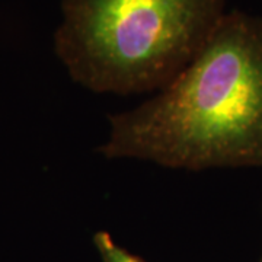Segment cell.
<instances>
[{
    "label": "cell",
    "mask_w": 262,
    "mask_h": 262,
    "mask_svg": "<svg viewBox=\"0 0 262 262\" xmlns=\"http://www.w3.org/2000/svg\"><path fill=\"white\" fill-rule=\"evenodd\" d=\"M108 159L173 169L262 166V18L226 13L168 86L110 117Z\"/></svg>",
    "instance_id": "6da1fadb"
},
{
    "label": "cell",
    "mask_w": 262,
    "mask_h": 262,
    "mask_svg": "<svg viewBox=\"0 0 262 262\" xmlns=\"http://www.w3.org/2000/svg\"><path fill=\"white\" fill-rule=\"evenodd\" d=\"M94 244L103 262H144L141 258L125 251L106 232H98L94 236Z\"/></svg>",
    "instance_id": "3957f363"
},
{
    "label": "cell",
    "mask_w": 262,
    "mask_h": 262,
    "mask_svg": "<svg viewBox=\"0 0 262 262\" xmlns=\"http://www.w3.org/2000/svg\"><path fill=\"white\" fill-rule=\"evenodd\" d=\"M261 262H262V261H261Z\"/></svg>",
    "instance_id": "277c9868"
},
{
    "label": "cell",
    "mask_w": 262,
    "mask_h": 262,
    "mask_svg": "<svg viewBox=\"0 0 262 262\" xmlns=\"http://www.w3.org/2000/svg\"><path fill=\"white\" fill-rule=\"evenodd\" d=\"M225 6L226 0H61L54 50L89 91H160L196 56Z\"/></svg>",
    "instance_id": "7a4b0ae2"
}]
</instances>
